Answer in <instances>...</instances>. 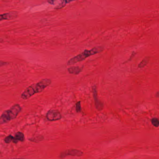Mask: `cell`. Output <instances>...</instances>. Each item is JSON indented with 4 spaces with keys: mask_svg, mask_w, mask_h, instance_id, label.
Wrapping results in <instances>:
<instances>
[{
    "mask_svg": "<svg viewBox=\"0 0 159 159\" xmlns=\"http://www.w3.org/2000/svg\"><path fill=\"white\" fill-rule=\"evenodd\" d=\"M51 83L50 79H42L37 83L33 84L27 87L21 94V98L23 100L29 99L35 94L42 92Z\"/></svg>",
    "mask_w": 159,
    "mask_h": 159,
    "instance_id": "6da1fadb",
    "label": "cell"
},
{
    "mask_svg": "<svg viewBox=\"0 0 159 159\" xmlns=\"http://www.w3.org/2000/svg\"><path fill=\"white\" fill-rule=\"evenodd\" d=\"M103 50V48L101 47H95V48H93L90 50L86 49L83 52L79 53V55H77L69 60L67 61V65H73V64H76V63L81 62V61L86 59V58L90 57L91 56L100 53Z\"/></svg>",
    "mask_w": 159,
    "mask_h": 159,
    "instance_id": "7a4b0ae2",
    "label": "cell"
},
{
    "mask_svg": "<svg viewBox=\"0 0 159 159\" xmlns=\"http://www.w3.org/2000/svg\"><path fill=\"white\" fill-rule=\"evenodd\" d=\"M22 109L20 105L15 104L4 112L0 116V125L3 124L15 119L21 112Z\"/></svg>",
    "mask_w": 159,
    "mask_h": 159,
    "instance_id": "3957f363",
    "label": "cell"
},
{
    "mask_svg": "<svg viewBox=\"0 0 159 159\" xmlns=\"http://www.w3.org/2000/svg\"><path fill=\"white\" fill-rule=\"evenodd\" d=\"M62 117V115L60 112L56 109H51L49 110L46 114L47 120L51 122L60 120Z\"/></svg>",
    "mask_w": 159,
    "mask_h": 159,
    "instance_id": "277c9868",
    "label": "cell"
},
{
    "mask_svg": "<svg viewBox=\"0 0 159 159\" xmlns=\"http://www.w3.org/2000/svg\"><path fill=\"white\" fill-rule=\"evenodd\" d=\"M83 155V152L81 150L77 149H69L63 152L60 153V158H63L70 156H81Z\"/></svg>",
    "mask_w": 159,
    "mask_h": 159,
    "instance_id": "5b68a950",
    "label": "cell"
},
{
    "mask_svg": "<svg viewBox=\"0 0 159 159\" xmlns=\"http://www.w3.org/2000/svg\"><path fill=\"white\" fill-rule=\"evenodd\" d=\"M49 3L52 5H56L57 7L62 8L66 5L67 3H69V0H47Z\"/></svg>",
    "mask_w": 159,
    "mask_h": 159,
    "instance_id": "8992f818",
    "label": "cell"
},
{
    "mask_svg": "<svg viewBox=\"0 0 159 159\" xmlns=\"http://www.w3.org/2000/svg\"><path fill=\"white\" fill-rule=\"evenodd\" d=\"M93 93H94V100L95 101V104L96 108L98 110H101L103 108V104L102 102L100 101L99 99L98 98L97 93V89L95 87H94L93 90Z\"/></svg>",
    "mask_w": 159,
    "mask_h": 159,
    "instance_id": "52a82bcc",
    "label": "cell"
},
{
    "mask_svg": "<svg viewBox=\"0 0 159 159\" xmlns=\"http://www.w3.org/2000/svg\"><path fill=\"white\" fill-rule=\"evenodd\" d=\"M83 67L79 66H72L67 69V71L70 74H78L83 71Z\"/></svg>",
    "mask_w": 159,
    "mask_h": 159,
    "instance_id": "ba28073f",
    "label": "cell"
},
{
    "mask_svg": "<svg viewBox=\"0 0 159 159\" xmlns=\"http://www.w3.org/2000/svg\"><path fill=\"white\" fill-rule=\"evenodd\" d=\"M15 140H14V143H17L18 141H21V142H23L24 140V135H23V133L20 132H18L15 134Z\"/></svg>",
    "mask_w": 159,
    "mask_h": 159,
    "instance_id": "9c48e42d",
    "label": "cell"
},
{
    "mask_svg": "<svg viewBox=\"0 0 159 159\" xmlns=\"http://www.w3.org/2000/svg\"><path fill=\"white\" fill-rule=\"evenodd\" d=\"M11 15L10 14H5L0 15V21L2 20H8L10 19Z\"/></svg>",
    "mask_w": 159,
    "mask_h": 159,
    "instance_id": "30bf717a",
    "label": "cell"
},
{
    "mask_svg": "<svg viewBox=\"0 0 159 159\" xmlns=\"http://www.w3.org/2000/svg\"><path fill=\"white\" fill-rule=\"evenodd\" d=\"M148 62H149V58H144V59L142 60L141 62L139 64L138 67L139 68H142L144 67L147 64H148Z\"/></svg>",
    "mask_w": 159,
    "mask_h": 159,
    "instance_id": "8fae6325",
    "label": "cell"
},
{
    "mask_svg": "<svg viewBox=\"0 0 159 159\" xmlns=\"http://www.w3.org/2000/svg\"><path fill=\"white\" fill-rule=\"evenodd\" d=\"M151 122L153 125L155 127H158L159 126V120L158 119L156 118H153L151 120Z\"/></svg>",
    "mask_w": 159,
    "mask_h": 159,
    "instance_id": "7c38bea8",
    "label": "cell"
},
{
    "mask_svg": "<svg viewBox=\"0 0 159 159\" xmlns=\"http://www.w3.org/2000/svg\"><path fill=\"white\" fill-rule=\"evenodd\" d=\"M14 139H15V138L14 137H13L12 135H9V136H7V137H6V138L5 139V142L6 143H10L12 141L14 142Z\"/></svg>",
    "mask_w": 159,
    "mask_h": 159,
    "instance_id": "4fadbf2b",
    "label": "cell"
},
{
    "mask_svg": "<svg viewBox=\"0 0 159 159\" xmlns=\"http://www.w3.org/2000/svg\"><path fill=\"white\" fill-rule=\"evenodd\" d=\"M76 111L77 112H80L81 111V101H78L76 104Z\"/></svg>",
    "mask_w": 159,
    "mask_h": 159,
    "instance_id": "5bb4252c",
    "label": "cell"
},
{
    "mask_svg": "<svg viewBox=\"0 0 159 159\" xmlns=\"http://www.w3.org/2000/svg\"><path fill=\"white\" fill-rule=\"evenodd\" d=\"M5 64H7V63L0 62V67L2 66L3 65H4Z\"/></svg>",
    "mask_w": 159,
    "mask_h": 159,
    "instance_id": "9a60e30c",
    "label": "cell"
},
{
    "mask_svg": "<svg viewBox=\"0 0 159 159\" xmlns=\"http://www.w3.org/2000/svg\"><path fill=\"white\" fill-rule=\"evenodd\" d=\"M22 159V158H14V159Z\"/></svg>",
    "mask_w": 159,
    "mask_h": 159,
    "instance_id": "2e32d148",
    "label": "cell"
}]
</instances>
